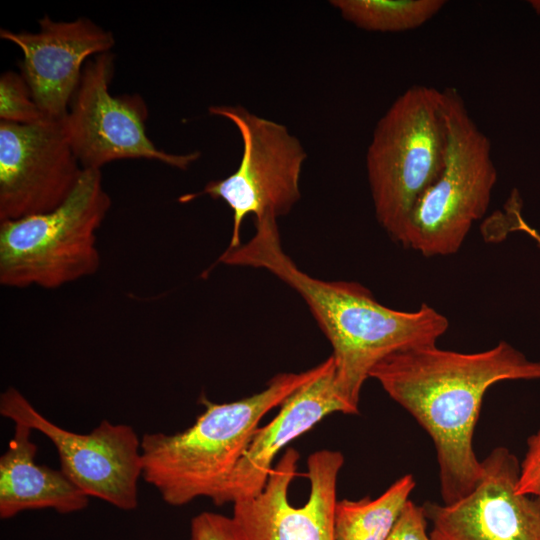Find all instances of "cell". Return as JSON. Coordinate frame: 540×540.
<instances>
[{
    "label": "cell",
    "mask_w": 540,
    "mask_h": 540,
    "mask_svg": "<svg viewBox=\"0 0 540 540\" xmlns=\"http://www.w3.org/2000/svg\"><path fill=\"white\" fill-rule=\"evenodd\" d=\"M336 412L359 413L341 395L330 356L319 364L314 377L284 400L278 414L268 424L258 427L213 503L217 506L233 504L257 495L268 480L276 455L323 418Z\"/></svg>",
    "instance_id": "5bb4252c"
},
{
    "label": "cell",
    "mask_w": 540,
    "mask_h": 540,
    "mask_svg": "<svg viewBox=\"0 0 540 540\" xmlns=\"http://www.w3.org/2000/svg\"><path fill=\"white\" fill-rule=\"evenodd\" d=\"M386 540H433L423 507L408 500Z\"/></svg>",
    "instance_id": "44dd1931"
},
{
    "label": "cell",
    "mask_w": 540,
    "mask_h": 540,
    "mask_svg": "<svg viewBox=\"0 0 540 540\" xmlns=\"http://www.w3.org/2000/svg\"><path fill=\"white\" fill-rule=\"evenodd\" d=\"M513 230H522L528 233L538 244L540 247V234L533 228H531L520 216L518 212H516L515 220L513 224Z\"/></svg>",
    "instance_id": "7402d4cb"
},
{
    "label": "cell",
    "mask_w": 540,
    "mask_h": 540,
    "mask_svg": "<svg viewBox=\"0 0 540 540\" xmlns=\"http://www.w3.org/2000/svg\"><path fill=\"white\" fill-rule=\"evenodd\" d=\"M48 117L33 99L22 74L8 70L0 77V119L16 124H34Z\"/></svg>",
    "instance_id": "ac0fdd59"
},
{
    "label": "cell",
    "mask_w": 540,
    "mask_h": 540,
    "mask_svg": "<svg viewBox=\"0 0 540 540\" xmlns=\"http://www.w3.org/2000/svg\"><path fill=\"white\" fill-rule=\"evenodd\" d=\"M370 377L433 440L441 497L448 504L467 495L482 475L473 435L485 393L501 381L540 379V361L506 341L475 353L434 345L393 353Z\"/></svg>",
    "instance_id": "6da1fadb"
},
{
    "label": "cell",
    "mask_w": 540,
    "mask_h": 540,
    "mask_svg": "<svg viewBox=\"0 0 540 540\" xmlns=\"http://www.w3.org/2000/svg\"><path fill=\"white\" fill-rule=\"evenodd\" d=\"M447 127L441 90L412 85L377 122L366 170L377 221L401 244L413 209L445 165Z\"/></svg>",
    "instance_id": "277c9868"
},
{
    "label": "cell",
    "mask_w": 540,
    "mask_h": 540,
    "mask_svg": "<svg viewBox=\"0 0 540 540\" xmlns=\"http://www.w3.org/2000/svg\"><path fill=\"white\" fill-rule=\"evenodd\" d=\"M319 364L300 373L275 375L263 390L235 401L214 403L187 429L141 437L142 478L171 506L200 497L214 501L241 460L261 419L314 377Z\"/></svg>",
    "instance_id": "3957f363"
},
{
    "label": "cell",
    "mask_w": 540,
    "mask_h": 540,
    "mask_svg": "<svg viewBox=\"0 0 540 540\" xmlns=\"http://www.w3.org/2000/svg\"><path fill=\"white\" fill-rule=\"evenodd\" d=\"M516 492L540 499V429L527 440V448L519 467Z\"/></svg>",
    "instance_id": "ffe728a7"
},
{
    "label": "cell",
    "mask_w": 540,
    "mask_h": 540,
    "mask_svg": "<svg viewBox=\"0 0 540 540\" xmlns=\"http://www.w3.org/2000/svg\"><path fill=\"white\" fill-rule=\"evenodd\" d=\"M255 234L219 262L265 269L294 289L308 305L332 347L335 377L343 398L359 411L362 386L387 356L436 345L449 327L446 316L422 304L401 311L378 302L356 282L324 281L300 270L283 251L277 218L255 219Z\"/></svg>",
    "instance_id": "7a4b0ae2"
},
{
    "label": "cell",
    "mask_w": 540,
    "mask_h": 540,
    "mask_svg": "<svg viewBox=\"0 0 540 540\" xmlns=\"http://www.w3.org/2000/svg\"><path fill=\"white\" fill-rule=\"evenodd\" d=\"M191 540H248L233 519L219 513L204 511L190 523Z\"/></svg>",
    "instance_id": "d6986e66"
},
{
    "label": "cell",
    "mask_w": 540,
    "mask_h": 540,
    "mask_svg": "<svg viewBox=\"0 0 540 540\" xmlns=\"http://www.w3.org/2000/svg\"><path fill=\"white\" fill-rule=\"evenodd\" d=\"M34 431L15 423L14 435L0 457V518L7 520L26 510L54 509L69 514L85 509L89 496L61 470L36 462Z\"/></svg>",
    "instance_id": "9a60e30c"
},
{
    "label": "cell",
    "mask_w": 540,
    "mask_h": 540,
    "mask_svg": "<svg viewBox=\"0 0 540 540\" xmlns=\"http://www.w3.org/2000/svg\"><path fill=\"white\" fill-rule=\"evenodd\" d=\"M447 127L445 165L413 209L401 245L426 257L458 252L486 213L497 170L491 141L471 117L456 88L441 90Z\"/></svg>",
    "instance_id": "8992f818"
},
{
    "label": "cell",
    "mask_w": 540,
    "mask_h": 540,
    "mask_svg": "<svg viewBox=\"0 0 540 540\" xmlns=\"http://www.w3.org/2000/svg\"><path fill=\"white\" fill-rule=\"evenodd\" d=\"M411 474L397 479L378 497L338 500L334 514L336 540H386L415 488Z\"/></svg>",
    "instance_id": "2e32d148"
},
{
    "label": "cell",
    "mask_w": 540,
    "mask_h": 540,
    "mask_svg": "<svg viewBox=\"0 0 540 540\" xmlns=\"http://www.w3.org/2000/svg\"><path fill=\"white\" fill-rule=\"evenodd\" d=\"M39 31L12 32L2 28L0 37L23 53L21 74L41 111L52 119L66 116L81 81L83 68L93 56L110 52L115 39L92 20L39 19Z\"/></svg>",
    "instance_id": "4fadbf2b"
},
{
    "label": "cell",
    "mask_w": 540,
    "mask_h": 540,
    "mask_svg": "<svg viewBox=\"0 0 540 540\" xmlns=\"http://www.w3.org/2000/svg\"><path fill=\"white\" fill-rule=\"evenodd\" d=\"M482 462L476 486L448 504L422 505L433 540H540V499L516 492L520 464L506 447Z\"/></svg>",
    "instance_id": "7c38bea8"
},
{
    "label": "cell",
    "mask_w": 540,
    "mask_h": 540,
    "mask_svg": "<svg viewBox=\"0 0 540 540\" xmlns=\"http://www.w3.org/2000/svg\"><path fill=\"white\" fill-rule=\"evenodd\" d=\"M209 112L230 120L239 130L243 149L238 168L228 177L213 180L198 193L183 195L188 202L201 195L223 200L233 212L227 249L241 245V224L248 215L278 218L300 199L299 181L307 157L300 141L287 127L257 116L242 106H211Z\"/></svg>",
    "instance_id": "52a82bcc"
},
{
    "label": "cell",
    "mask_w": 540,
    "mask_h": 540,
    "mask_svg": "<svg viewBox=\"0 0 540 540\" xmlns=\"http://www.w3.org/2000/svg\"><path fill=\"white\" fill-rule=\"evenodd\" d=\"M299 457L297 450L287 448L262 491L233 503L232 517L248 540H336L337 480L344 456L331 449L309 455V498L304 505L296 507L289 502L288 490Z\"/></svg>",
    "instance_id": "8fae6325"
},
{
    "label": "cell",
    "mask_w": 540,
    "mask_h": 540,
    "mask_svg": "<svg viewBox=\"0 0 540 540\" xmlns=\"http://www.w3.org/2000/svg\"><path fill=\"white\" fill-rule=\"evenodd\" d=\"M0 414L45 435L60 469L89 497L124 511L137 507L141 439L131 426L103 420L88 434L75 433L47 419L14 387L1 393Z\"/></svg>",
    "instance_id": "9c48e42d"
},
{
    "label": "cell",
    "mask_w": 540,
    "mask_h": 540,
    "mask_svg": "<svg viewBox=\"0 0 540 540\" xmlns=\"http://www.w3.org/2000/svg\"><path fill=\"white\" fill-rule=\"evenodd\" d=\"M83 168L63 118L0 122V221L49 212L73 191Z\"/></svg>",
    "instance_id": "30bf717a"
},
{
    "label": "cell",
    "mask_w": 540,
    "mask_h": 540,
    "mask_svg": "<svg viewBox=\"0 0 540 540\" xmlns=\"http://www.w3.org/2000/svg\"><path fill=\"white\" fill-rule=\"evenodd\" d=\"M330 4L356 27L402 32L421 27L445 6L444 0H332Z\"/></svg>",
    "instance_id": "e0dca14e"
},
{
    "label": "cell",
    "mask_w": 540,
    "mask_h": 540,
    "mask_svg": "<svg viewBox=\"0 0 540 540\" xmlns=\"http://www.w3.org/2000/svg\"><path fill=\"white\" fill-rule=\"evenodd\" d=\"M114 55L90 58L63 118L72 150L83 169L100 170L122 159H148L185 170L200 154H171L158 149L146 133L148 107L137 93L113 96Z\"/></svg>",
    "instance_id": "ba28073f"
},
{
    "label": "cell",
    "mask_w": 540,
    "mask_h": 540,
    "mask_svg": "<svg viewBox=\"0 0 540 540\" xmlns=\"http://www.w3.org/2000/svg\"><path fill=\"white\" fill-rule=\"evenodd\" d=\"M111 206L101 170L83 169L55 209L0 221V283L54 289L93 275L100 266L97 231Z\"/></svg>",
    "instance_id": "5b68a950"
}]
</instances>
